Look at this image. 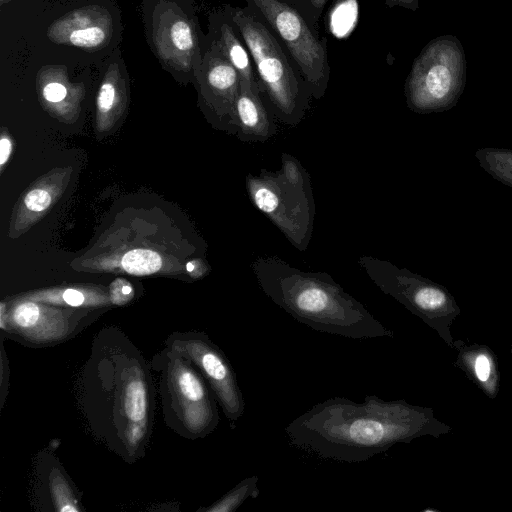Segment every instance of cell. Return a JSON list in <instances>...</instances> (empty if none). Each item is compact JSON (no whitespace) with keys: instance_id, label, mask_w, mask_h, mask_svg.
<instances>
[{"instance_id":"6da1fadb","label":"cell","mask_w":512,"mask_h":512,"mask_svg":"<svg viewBox=\"0 0 512 512\" xmlns=\"http://www.w3.org/2000/svg\"><path fill=\"white\" fill-rule=\"evenodd\" d=\"M451 429L430 407L367 395L362 403L344 397L319 402L284 431L291 445L322 459L359 463L398 443L437 439Z\"/></svg>"},{"instance_id":"7a4b0ae2","label":"cell","mask_w":512,"mask_h":512,"mask_svg":"<svg viewBox=\"0 0 512 512\" xmlns=\"http://www.w3.org/2000/svg\"><path fill=\"white\" fill-rule=\"evenodd\" d=\"M141 352L117 327L95 337L81 381L82 409L94 433L128 463L144 457L155 389Z\"/></svg>"},{"instance_id":"3957f363","label":"cell","mask_w":512,"mask_h":512,"mask_svg":"<svg viewBox=\"0 0 512 512\" xmlns=\"http://www.w3.org/2000/svg\"><path fill=\"white\" fill-rule=\"evenodd\" d=\"M252 270L268 298L313 330L352 339L394 337L328 274L305 272L277 257L255 260Z\"/></svg>"},{"instance_id":"277c9868","label":"cell","mask_w":512,"mask_h":512,"mask_svg":"<svg viewBox=\"0 0 512 512\" xmlns=\"http://www.w3.org/2000/svg\"><path fill=\"white\" fill-rule=\"evenodd\" d=\"M228 11L251 54L262 99L280 122L298 125L313 98L302 73L271 30L247 7H229Z\"/></svg>"},{"instance_id":"5b68a950","label":"cell","mask_w":512,"mask_h":512,"mask_svg":"<svg viewBox=\"0 0 512 512\" xmlns=\"http://www.w3.org/2000/svg\"><path fill=\"white\" fill-rule=\"evenodd\" d=\"M151 368L159 373V390L166 425L180 436L196 440L219 424L216 397L197 367L182 354L165 347Z\"/></svg>"},{"instance_id":"8992f818","label":"cell","mask_w":512,"mask_h":512,"mask_svg":"<svg viewBox=\"0 0 512 512\" xmlns=\"http://www.w3.org/2000/svg\"><path fill=\"white\" fill-rule=\"evenodd\" d=\"M467 62L464 48L454 35L429 41L414 59L404 94L408 108L418 114L452 109L464 92Z\"/></svg>"},{"instance_id":"52a82bcc","label":"cell","mask_w":512,"mask_h":512,"mask_svg":"<svg viewBox=\"0 0 512 512\" xmlns=\"http://www.w3.org/2000/svg\"><path fill=\"white\" fill-rule=\"evenodd\" d=\"M358 262L382 292L419 317L453 348L451 326L461 310L444 286L385 260L364 256Z\"/></svg>"},{"instance_id":"ba28073f","label":"cell","mask_w":512,"mask_h":512,"mask_svg":"<svg viewBox=\"0 0 512 512\" xmlns=\"http://www.w3.org/2000/svg\"><path fill=\"white\" fill-rule=\"evenodd\" d=\"M246 7L271 30L288 51L314 99H321L330 78L327 40L285 0H245Z\"/></svg>"},{"instance_id":"9c48e42d","label":"cell","mask_w":512,"mask_h":512,"mask_svg":"<svg viewBox=\"0 0 512 512\" xmlns=\"http://www.w3.org/2000/svg\"><path fill=\"white\" fill-rule=\"evenodd\" d=\"M247 190L262 211L299 250H305L312 233L315 204L311 187L289 183L281 171L249 174Z\"/></svg>"},{"instance_id":"30bf717a","label":"cell","mask_w":512,"mask_h":512,"mask_svg":"<svg viewBox=\"0 0 512 512\" xmlns=\"http://www.w3.org/2000/svg\"><path fill=\"white\" fill-rule=\"evenodd\" d=\"M165 347L188 358L213 391L229 426L234 430L245 411L235 371L225 353L203 332H174Z\"/></svg>"},{"instance_id":"8fae6325","label":"cell","mask_w":512,"mask_h":512,"mask_svg":"<svg viewBox=\"0 0 512 512\" xmlns=\"http://www.w3.org/2000/svg\"><path fill=\"white\" fill-rule=\"evenodd\" d=\"M6 322L2 330L21 343L38 346L61 342L87 326L66 317L62 311L48 313L33 301L18 303Z\"/></svg>"},{"instance_id":"7c38bea8","label":"cell","mask_w":512,"mask_h":512,"mask_svg":"<svg viewBox=\"0 0 512 512\" xmlns=\"http://www.w3.org/2000/svg\"><path fill=\"white\" fill-rule=\"evenodd\" d=\"M275 118L261 94L240 82L234 109L235 127L239 137L248 142H264L270 139L278 131Z\"/></svg>"},{"instance_id":"4fadbf2b","label":"cell","mask_w":512,"mask_h":512,"mask_svg":"<svg viewBox=\"0 0 512 512\" xmlns=\"http://www.w3.org/2000/svg\"><path fill=\"white\" fill-rule=\"evenodd\" d=\"M455 365L488 398L495 399L500 389V373L497 356L484 344L454 340Z\"/></svg>"},{"instance_id":"5bb4252c","label":"cell","mask_w":512,"mask_h":512,"mask_svg":"<svg viewBox=\"0 0 512 512\" xmlns=\"http://www.w3.org/2000/svg\"><path fill=\"white\" fill-rule=\"evenodd\" d=\"M205 82L221 113L235 126L234 109L240 89V75L216 41L205 59Z\"/></svg>"},{"instance_id":"9a60e30c","label":"cell","mask_w":512,"mask_h":512,"mask_svg":"<svg viewBox=\"0 0 512 512\" xmlns=\"http://www.w3.org/2000/svg\"><path fill=\"white\" fill-rule=\"evenodd\" d=\"M217 24L219 38L216 43L221 51L238 71L241 82L254 92L261 94L251 54L234 25L228 8Z\"/></svg>"},{"instance_id":"2e32d148","label":"cell","mask_w":512,"mask_h":512,"mask_svg":"<svg viewBox=\"0 0 512 512\" xmlns=\"http://www.w3.org/2000/svg\"><path fill=\"white\" fill-rule=\"evenodd\" d=\"M56 25L65 26L64 31L67 33L65 41L80 48L100 47L108 36L107 31L102 26L96 25L93 22L92 17L88 14V10L73 12L72 16L62 18Z\"/></svg>"},{"instance_id":"e0dca14e","label":"cell","mask_w":512,"mask_h":512,"mask_svg":"<svg viewBox=\"0 0 512 512\" xmlns=\"http://www.w3.org/2000/svg\"><path fill=\"white\" fill-rule=\"evenodd\" d=\"M475 157L495 180L512 188V149L481 148L476 151Z\"/></svg>"},{"instance_id":"ac0fdd59","label":"cell","mask_w":512,"mask_h":512,"mask_svg":"<svg viewBox=\"0 0 512 512\" xmlns=\"http://www.w3.org/2000/svg\"><path fill=\"white\" fill-rule=\"evenodd\" d=\"M258 476H250L241 480L234 488L223 495L212 505L203 508L205 512H233L240 507L245 500L256 498L260 494L258 488Z\"/></svg>"},{"instance_id":"d6986e66","label":"cell","mask_w":512,"mask_h":512,"mask_svg":"<svg viewBox=\"0 0 512 512\" xmlns=\"http://www.w3.org/2000/svg\"><path fill=\"white\" fill-rule=\"evenodd\" d=\"M163 45L169 44L173 52L178 55H188L190 58L196 48L194 30L189 22L183 18H176L162 31L160 39Z\"/></svg>"},{"instance_id":"ffe728a7","label":"cell","mask_w":512,"mask_h":512,"mask_svg":"<svg viewBox=\"0 0 512 512\" xmlns=\"http://www.w3.org/2000/svg\"><path fill=\"white\" fill-rule=\"evenodd\" d=\"M58 465L50 469L48 490L55 509L58 511H79L78 496H75L72 484L65 479V473L58 471Z\"/></svg>"},{"instance_id":"44dd1931","label":"cell","mask_w":512,"mask_h":512,"mask_svg":"<svg viewBox=\"0 0 512 512\" xmlns=\"http://www.w3.org/2000/svg\"><path fill=\"white\" fill-rule=\"evenodd\" d=\"M122 268L129 274L143 276L160 270V255L148 249H135L127 252L121 260Z\"/></svg>"},{"instance_id":"7402d4cb","label":"cell","mask_w":512,"mask_h":512,"mask_svg":"<svg viewBox=\"0 0 512 512\" xmlns=\"http://www.w3.org/2000/svg\"><path fill=\"white\" fill-rule=\"evenodd\" d=\"M286 180L292 185L298 187H311L308 173L301 164L288 154L282 155V169Z\"/></svg>"},{"instance_id":"603a6c76","label":"cell","mask_w":512,"mask_h":512,"mask_svg":"<svg viewBox=\"0 0 512 512\" xmlns=\"http://www.w3.org/2000/svg\"><path fill=\"white\" fill-rule=\"evenodd\" d=\"M296 8L310 25L317 28L328 0H285Z\"/></svg>"},{"instance_id":"cb8c5ba5","label":"cell","mask_w":512,"mask_h":512,"mask_svg":"<svg viewBox=\"0 0 512 512\" xmlns=\"http://www.w3.org/2000/svg\"><path fill=\"white\" fill-rule=\"evenodd\" d=\"M112 72L109 71L108 77L101 85L98 96H97V106L100 112H108L114 105L117 96V90L115 83L113 81V77L115 71L113 70L114 66H111Z\"/></svg>"},{"instance_id":"d4e9b609","label":"cell","mask_w":512,"mask_h":512,"mask_svg":"<svg viewBox=\"0 0 512 512\" xmlns=\"http://www.w3.org/2000/svg\"><path fill=\"white\" fill-rule=\"evenodd\" d=\"M50 202V194L43 189H34L30 191L24 199L26 207L36 212L45 210L50 205Z\"/></svg>"},{"instance_id":"484cf974","label":"cell","mask_w":512,"mask_h":512,"mask_svg":"<svg viewBox=\"0 0 512 512\" xmlns=\"http://www.w3.org/2000/svg\"><path fill=\"white\" fill-rule=\"evenodd\" d=\"M66 95V87L59 82H50L43 88V97L51 103L62 101Z\"/></svg>"},{"instance_id":"4316f807","label":"cell","mask_w":512,"mask_h":512,"mask_svg":"<svg viewBox=\"0 0 512 512\" xmlns=\"http://www.w3.org/2000/svg\"><path fill=\"white\" fill-rule=\"evenodd\" d=\"M62 300L69 306L78 307L84 304L85 297L84 294L79 290L66 289L62 293Z\"/></svg>"},{"instance_id":"83f0119b","label":"cell","mask_w":512,"mask_h":512,"mask_svg":"<svg viewBox=\"0 0 512 512\" xmlns=\"http://www.w3.org/2000/svg\"><path fill=\"white\" fill-rule=\"evenodd\" d=\"M385 4L389 8L396 6L409 9L411 11H417L419 8V0H384Z\"/></svg>"},{"instance_id":"f1b7e54d","label":"cell","mask_w":512,"mask_h":512,"mask_svg":"<svg viewBox=\"0 0 512 512\" xmlns=\"http://www.w3.org/2000/svg\"><path fill=\"white\" fill-rule=\"evenodd\" d=\"M12 150V144L9 139L2 138L0 141V165L3 166L8 160Z\"/></svg>"},{"instance_id":"f546056e","label":"cell","mask_w":512,"mask_h":512,"mask_svg":"<svg viewBox=\"0 0 512 512\" xmlns=\"http://www.w3.org/2000/svg\"><path fill=\"white\" fill-rule=\"evenodd\" d=\"M131 292H132V288H131V286H129V285H124V286L122 287V293H123L124 295H128V294H130Z\"/></svg>"},{"instance_id":"4dcf8cb0","label":"cell","mask_w":512,"mask_h":512,"mask_svg":"<svg viewBox=\"0 0 512 512\" xmlns=\"http://www.w3.org/2000/svg\"><path fill=\"white\" fill-rule=\"evenodd\" d=\"M186 268L189 272H192L194 270V264L191 262H188L186 265Z\"/></svg>"},{"instance_id":"1f68e13d","label":"cell","mask_w":512,"mask_h":512,"mask_svg":"<svg viewBox=\"0 0 512 512\" xmlns=\"http://www.w3.org/2000/svg\"><path fill=\"white\" fill-rule=\"evenodd\" d=\"M5 0H2V2H4Z\"/></svg>"}]
</instances>
